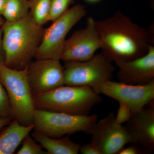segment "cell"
Returning <instances> with one entry per match:
<instances>
[{"label": "cell", "instance_id": "obj_4", "mask_svg": "<svg viewBox=\"0 0 154 154\" xmlns=\"http://www.w3.org/2000/svg\"><path fill=\"white\" fill-rule=\"evenodd\" d=\"M27 68L16 70L0 66V80L8 96L13 119L22 125H30L33 124L35 108Z\"/></svg>", "mask_w": 154, "mask_h": 154}, {"label": "cell", "instance_id": "obj_28", "mask_svg": "<svg viewBox=\"0 0 154 154\" xmlns=\"http://www.w3.org/2000/svg\"><path fill=\"white\" fill-rule=\"evenodd\" d=\"M85 1L89 3H94L100 1V0H85Z\"/></svg>", "mask_w": 154, "mask_h": 154}, {"label": "cell", "instance_id": "obj_16", "mask_svg": "<svg viewBox=\"0 0 154 154\" xmlns=\"http://www.w3.org/2000/svg\"><path fill=\"white\" fill-rule=\"evenodd\" d=\"M29 14L28 0H7L2 16L5 22H17Z\"/></svg>", "mask_w": 154, "mask_h": 154}, {"label": "cell", "instance_id": "obj_9", "mask_svg": "<svg viewBox=\"0 0 154 154\" xmlns=\"http://www.w3.org/2000/svg\"><path fill=\"white\" fill-rule=\"evenodd\" d=\"M27 76L33 96L64 85V68L60 60L32 61L27 68Z\"/></svg>", "mask_w": 154, "mask_h": 154}, {"label": "cell", "instance_id": "obj_7", "mask_svg": "<svg viewBox=\"0 0 154 154\" xmlns=\"http://www.w3.org/2000/svg\"><path fill=\"white\" fill-rule=\"evenodd\" d=\"M87 11L82 5H75L53 21L48 28L44 29L41 43L34 55L36 60H60L66 40L72 28L85 17Z\"/></svg>", "mask_w": 154, "mask_h": 154}, {"label": "cell", "instance_id": "obj_23", "mask_svg": "<svg viewBox=\"0 0 154 154\" xmlns=\"http://www.w3.org/2000/svg\"><path fill=\"white\" fill-rule=\"evenodd\" d=\"M147 152L146 151L135 145L132 144L128 147H123L118 154H139Z\"/></svg>", "mask_w": 154, "mask_h": 154}, {"label": "cell", "instance_id": "obj_18", "mask_svg": "<svg viewBox=\"0 0 154 154\" xmlns=\"http://www.w3.org/2000/svg\"><path fill=\"white\" fill-rule=\"evenodd\" d=\"M40 144L29 134L22 141V146L17 154H47Z\"/></svg>", "mask_w": 154, "mask_h": 154}, {"label": "cell", "instance_id": "obj_20", "mask_svg": "<svg viewBox=\"0 0 154 154\" xmlns=\"http://www.w3.org/2000/svg\"><path fill=\"white\" fill-rule=\"evenodd\" d=\"M0 117L13 118L8 96L0 80Z\"/></svg>", "mask_w": 154, "mask_h": 154}, {"label": "cell", "instance_id": "obj_13", "mask_svg": "<svg viewBox=\"0 0 154 154\" xmlns=\"http://www.w3.org/2000/svg\"><path fill=\"white\" fill-rule=\"evenodd\" d=\"M119 82L130 85H143L154 80V46L146 54L132 60L116 64Z\"/></svg>", "mask_w": 154, "mask_h": 154}, {"label": "cell", "instance_id": "obj_14", "mask_svg": "<svg viewBox=\"0 0 154 154\" xmlns=\"http://www.w3.org/2000/svg\"><path fill=\"white\" fill-rule=\"evenodd\" d=\"M34 128L33 124L22 125L16 119H13L0 131V154H14Z\"/></svg>", "mask_w": 154, "mask_h": 154}, {"label": "cell", "instance_id": "obj_11", "mask_svg": "<svg viewBox=\"0 0 154 154\" xmlns=\"http://www.w3.org/2000/svg\"><path fill=\"white\" fill-rule=\"evenodd\" d=\"M91 134V142L101 154H118L125 145L130 143L125 127L116 121L112 112L96 122Z\"/></svg>", "mask_w": 154, "mask_h": 154}, {"label": "cell", "instance_id": "obj_2", "mask_svg": "<svg viewBox=\"0 0 154 154\" xmlns=\"http://www.w3.org/2000/svg\"><path fill=\"white\" fill-rule=\"evenodd\" d=\"M2 28L4 65L14 69H26L41 43L44 28L37 25L29 14L17 22H5Z\"/></svg>", "mask_w": 154, "mask_h": 154}, {"label": "cell", "instance_id": "obj_19", "mask_svg": "<svg viewBox=\"0 0 154 154\" xmlns=\"http://www.w3.org/2000/svg\"><path fill=\"white\" fill-rule=\"evenodd\" d=\"M74 0H51L49 21H53L64 14Z\"/></svg>", "mask_w": 154, "mask_h": 154}, {"label": "cell", "instance_id": "obj_10", "mask_svg": "<svg viewBox=\"0 0 154 154\" xmlns=\"http://www.w3.org/2000/svg\"><path fill=\"white\" fill-rule=\"evenodd\" d=\"M96 21L88 17L85 28L75 31L65 43L60 60L84 61L90 59L100 48Z\"/></svg>", "mask_w": 154, "mask_h": 154}, {"label": "cell", "instance_id": "obj_25", "mask_svg": "<svg viewBox=\"0 0 154 154\" xmlns=\"http://www.w3.org/2000/svg\"><path fill=\"white\" fill-rule=\"evenodd\" d=\"M14 119L13 118H3L0 117V131L2 130L5 127L7 126Z\"/></svg>", "mask_w": 154, "mask_h": 154}, {"label": "cell", "instance_id": "obj_3", "mask_svg": "<svg viewBox=\"0 0 154 154\" xmlns=\"http://www.w3.org/2000/svg\"><path fill=\"white\" fill-rule=\"evenodd\" d=\"M92 88L64 85L33 96L35 109L78 116L89 115L102 97Z\"/></svg>", "mask_w": 154, "mask_h": 154}, {"label": "cell", "instance_id": "obj_17", "mask_svg": "<svg viewBox=\"0 0 154 154\" xmlns=\"http://www.w3.org/2000/svg\"><path fill=\"white\" fill-rule=\"evenodd\" d=\"M29 14L38 26L43 27L49 21L51 0H28Z\"/></svg>", "mask_w": 154, "mask_h": 154}, {"label": "cell", "instance_id": "obj_24", "mask_svg": "<svg viewBox=\"0 0 154 154\" xmlns=\"http://www.w3.org/2000/svg\"><path fill=\"white\" fill-rule=\"evenodd\" d=\"M3 28H0V66L5 64V54L2 44Z\"/></svg>", "mask_w": 154, "mask_h": 154}, {"label": "cell", "instance_id": "obj_22", "mask_svg": "<svg viewBox=\"0 0 154 154\" xmlns=\"http://www.w3.org/2000/svg\"><path fill=\"white\" fill-rule=\"evenodd\" d=\"M79 152L82 154H101L97 147L91 141L81 146Z\"/></svg>", "mask_w": 154, "mask_h": 154}, {"label": "cell", "instance_id": "obj_21", "mask_svg": "<svg viewBox=\"0 0 154 154\" xmlns=\"http://www.w3.org/2000/svg\"><path fill=\"white\" fill-rule=\"evenodd\" d=\"M119 108L115 116V120L117 123L122 124L129 120L131 117V112L127 105L122 102H119Z\"/></svg>", "mask_w": 154, "mask_h": 154}, {"label": "cell", "instance_id": "obj_12", "mask_svg": "<svg viewBox=\"0 0 154 154\" xmlns=\"http://www.w3.org/2000/svg\"><path fill=\"white\" fill-rule=\"evenodd\" d=\"M126 122V128L130 143L141 148L147 152L154 150V101Z\"/></svg>", "mask_w": 154, "mask_h": 154}, {"label": "cell", "instance_id": "obj_27", "mask_svg": "<svg viewBox=\"0 0 154 154\" xmlns=\"http://www.w3.org/2000/svg\"><path fill=\"white\" fill-rule=\"evenodd\" d=\"M5 22V20L3 18L2 15H0V28L2 27L3 25H4Z\"/></svg>", "mask_w": 154, "mask_h": 154}, {"label": "cell", "instance_id": "obj_15", "mask_svg": "<svg viewBox=\"0 0 154 154\" xmlns=\"http://www.w3.org/2000/svg\"><path fill=\"white\" fill-rule=\"evenodd\" d=\"M31 136L42 148L46 150L47 154H77L79 152L81 145L73 141L69 136L61 138L50 137L34 130Z\"/></svg>", "mask_w": 154, "mask_h": 154}, {"label": "cell", "instance_id": "obj_6", "mask_svg": "<svg viewBox=\"0 0 154 154\" xmlns=\"http://www.w3.org/2000/svg\"><path fill=\"white\" fill-rule=\"evenodd\" d=\"M113 63L102 53L96 54L84 61L66 62L63 66L65 85L88 87L94 90L111 80L114 71Z\"/></svg>", "mask_w": 154, "mask_h": 154}, {"label": "cell", "instance_id": "obj_5", "mask_svg": "<svg viewBox=\"0 0 154 154\" xmlns=\"http://www.w3.org/2000/svg\"><path fill=\"white\" fill-rule=\"evenodd\" d=\"M97 121L96 114L74 115L35 109L33 130L52 138L80 132L91 134Z\"/></svg>", "mask_w": 154, "mask_h": 154}, {"label": "cell", "instance_id": "obj_1", "mask_svg": "<svg viewBox=\"0 0 154 154\" xmlns=\"http://www.w3.org/2000/svg\"><path fill=\"white\" fill-rule=\"evenodd\" d=\"M96 23L100 49L116 64L144 55L153 45L152 32L136 24L120 11Z\"/></svg>", "mask_w": 154, "mask_h": 154}, {"label": "cell", "instance_id": "obj_26", "mask_svg": "<svg viewBox=\"0 0 154 154\" xmlns=\"http://www.w3.org/2000/svg\"><path fill=\"white\" fill-rule=\"evenodd\" d=\"M7 0H0V15H2Z\"/></svg>", "mask_w": 154, "mask_h": 154}, {"label": "cell", "instance_id": "obj_8", "mask_svg": "<svg viewBox=\"0 0 154 154\" xmlns=\"http://www.w3.org/2000/svg\"><path fill=\"white\" fill-rule=\"evenodd\" d=\"M94 90L125 104L129 107L131 116L154 101V80L143 85H130L109 80Z\"/></svg>", "mask_w": 154, "mask_h": 154}]
</instances>
